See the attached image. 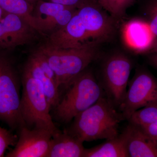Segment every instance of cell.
<instances>
[{
    "label": "cell",
    "mask_w": 157,
    "mask_h": 157,
    "mask_svg": "<svg viewBox=\"0 0 157 157\" xmlns=\"http://www.w3.org/2000/svg\"><path fill=\"white\" fill-rule=\"evenodd\" d=\"M70 134L82 142L99 139L110 140L119 135V127L124 120L120 112L106 95L73 118Z\"/></svg>",
    "instance_id": "6da1fadb"
},
{
    "label": "cell",
    "mask_w": 157,
    "mask_h": 157,
    "mask_svg": "<svg viewBox=\"0 0 157 157\" xmlns=\"http://www.w3.org/2000/svg\"><path fill=\"white\" fill-rule=\"evenodd\" d=\"M62 93L63 96L54 109L55 118L65 124L105 95L100 82L87 69L73 78Z\"/></svg>",
    "instance_id": "7a4b0ae2"
},
{
    "label": "cell",
    "mask_w": 157,
    "mask_h": 157,
    "mask_svg": "<svg viewBox=\"0 0 157 157\" xmlns=\"http://www.w3.org/2000/svg\"><path fill=\"white\" fill-rule=\"evenodd\" d=\"M95 45L79 48H58L45 44L38 50L46 58L56 75L61 94L70 82L95 59Z\"/></svg>",
    "instance_id": "3957f363"
},
{
    "label": "cell",
    "mask_w": 157,
    "mask_h": 157,
    "mask_svg": "<svg viewBox=\"0 0 157 157\" xmlns=\"http://www.w3.org/2000/svg\"><path fill=\"white\" fill-rule=\"evenodd\" d=\"M21 78L20 112L25 125L30 129H47L53 135L56 133L60 130L52 121L51 109L40 82L24 68Z\"/></svg>",
    "instance_id": "277c9868"
},
{
    "label": "cell",
    "mask_w": 157,
    "mask_h": 157,
    "mask_svg": "<svg viewBox=\"0 0 157 157\" xmlns=\"http://www.w3.org/2000/svg\"><path fill=\"white\" fill-rule=\"evenodd\" d=\"M21 86L14 63L0 51V121L13 130L25 126L20 112Z\"/></svg>",
    "instance_id": "5b68a950"
},
{
    "label": "cell",
    "mask_w": 157,
    "mask_h": 157,
    "mask_svg": "<svg viewBox=\"0 0 157 157\" xmlns=\"http://www.w3.org/2000/svg\"><path fill=\"white\" fill-rule=\"evenodd\" d=\"M132 67L131 60L122 54L113 55L103 65V80L100 83L105 95L117 109L125 96Z\"/></svg>",
    "instance_id": "8992f818"
},
{
    "label": "cell",
    "mask_w": 157,
    "mask_h": 157,
    "mask_svg": "<svg viewBox=\"0 0 157 157\" xmlns=\"http://www.w3.org/2000/svg\"><path fill=\"white\" fill-rule=\"evenodd\" d=\"M157 105V79L144 70L138 71L129 87L119 109L124 120L143 107Z\"/></svg>",
    "instance_id": "52a82bcc"
},
{
    "label": "cell",
    "mask_w": 157,
    "mask_h": 157,
    "mask_svg": "<svg viewBox=\"0 0 157 157\" xmlns=\"http://www.w3.org/2000/svg\"><path fill=\"white\" fill-rule=\"evenodd\" d=\"M96 2L87 0L77 9V12L86 31L88 41L91 45L105 42L114 33L112 21Z\"/></svg>",
    "instance_id": "ba28073f"
},
{
    "label": "cell",
    "mask_w": 157,
    "mask_h": 157,
    "mask_svg": "<svg viewBox=\"0 0 157 157\" xmlns=\"http://www.w3.org/2000/svg\"><path fill=\"white\" fill-rule=\"evenodd\" d=\"M37 30L23 17L5 13L0 19V50H10L34 41Z\"/></svg>",
    "instance_id": "9c48e42d"
},
{
    "label": "cell",
    "mask_w": 157,
    "mask_h": 157,
    "mask_svg": "<svg viewBox=\"0 0 157 157\" xmlns=\"http://www.w3.org/2000/svg\"><path fill=\"white\" fill-rule=\"evenodd\" d=\"M19 135L14 149L7 157H47L53 133L44 128H29L23 126L19 129Z\"/></svg>",
    "instance_id": "30bf717a"
},
{
    "label": "cell",
    "mask_w": 157,
    "mask_h": 157,
    "mask_svg": "<svg viewBox=\"0 0 157 157\" xmlns=\"http://www.w3.org/2000/svg\"><path fill=\"white\" fill-rule=\"evenodd\" d=\"M23 68L40 82L51 110L54 109L61 95L56 75L45 56L37 49L29 56Z\"/></svg>",
    "instance_id": "8fae6325"
},
{
    "label": "cell",
    "mask_w": 157,
    "mask_h": 157,
    "mask_svg": "<svg viewBox=\"0 0 157 157\" xmlns=\"http://www.w3.org/2000/svg\"><path fill=\"white\" fill-rule=\"evenodd\" d=\"M46 44L58 48H79L91 45L77 11L67 24L50 34Z\"/></svg>",
    "instance_id": "7c38bea8"
},
{
    "label": "cell",
    "mask_w": 157,
    "mask_h": 157,
    "mask_svg": "<svg viewBox=\"0 0 157 157\" xmlns=\"http://www.w3.org/2000/svg\"><path fill=\"white\" fill-rule=\"evenodd\" d=\"M129 157H157V143L140 126L129 122L120 133Z\"/></svg>",
    "instance_id": "4fadbf2b"
},
{
    "label": "cell",
    "mask_w": 157,
    "mask_h": 157,
    "mask_svg": "<svg viewBox=\"0 0 157 157\" xmlns=\"http://www.w3.org/2000/svg\"><path fill=\"white\" fill-rule=\"evenodd\" d=\"M123 38L126 45L136 53H143L154 46L156 37L149 23L134 19L124 26Z\"/></svg>",
    "instance_id": "5bb4252c"
},
{
    "label": "cell",
    "mask_w": 157,
    "mask_h": 157,
    "mask_svg": "<svg viewBox=\"0 0 157 157\" xmlns=\"http://www.w3.org/2000/svg\"><path fill=\"white\" fill-rule=\"evenodd\" d=\"M83 143L67 130L59 131L51 139L47 157H82Z\"/></svg>",
    "instance_id": "9a60e30c"
},
{
    "label": "cell",
    "mask_w": 157,
    "mask_h": 157,
    "mask_svg": "<svg viewBox=\"0 0 157 157\" xmlns=\"http://www.w3.org/2000/svg\"><path fill=\"white\" fill-rule=\"evenodd\" d=\"M125 142L120 133L117 137L90 148H85L82 157H128Z\"/></svg>",
    "instance_id": "2e32d148"
},
{
    "label": "cell",
    "mask_w": 157,
    "mask_h": 157,
    "mask_svg": "<svg viewBox=\"0 0 157 157\" xmlns=\"http://www.w3.org/2000/svg\"><path fill=\"white\" fill-rule=\"evenodd\" d=\"M0 7L6 13L23 17L37 30L33 17V5L26 0H0Z\"/></svg>",
    "instance_id": "e0dca14e"
},
{
    "label": "cell",
    "mask_w": 157,
    "mask_h": 157,
    "mask_svg": "<svg viewBox=\"0 0 157 157\" xmlns=\"http://www.w3.org/2000/svg\"><path fill=\"white\" fill-rule=\"evenodd\" d=\"M67 8L69 7L49 1H39L33 11V16L38 33L39 27L43 23Z\"/></svg>",
    "instance_id": "ac0fdd59"
},
{
    "label": "cell",
    "mask_w": 157,
    "mask_h": 157,
    "mask_svg": "<svg viewBox=\"0 0 157 157\" xmlns=\"http://www.w3.org/2000/svg\"><path fill=\"white\" fill-rule=\"evenodd\" d=\"M77 9L67 8L60 11L55 16L45 21L39 26V33L42 34L50 33V34L67 24L74 16Z\"/></svg>",
    "instance_id": "d6986e66"
},
{
    "label": "cell",
    "mask_w": 157,
    "mask_h": 157,
    "mask_svg": "<svg viewBox=\"0 0 157 157\" xmlns=\"http://www.w3.org/2000/svg\"><path fill=\"white\" fill-rule=\"evenodd\" d=\"M128 121L139 125L157 123V105L138 109L132 114Z\"/></svg>",
    "instance_id": "ffe728a7"
},
{
    "label": "cell",
    "mask_w": 157,
    "mask_h": 157,
    "mask_svg": "<svg viewBox=\"0 0 157 157\" xmlns=\"http://www.w3.org/2000/svg\"><path fill=\"white\" fill-rule=\"evenodd\" d=\"M18 137L12 132L0 126V157H4L7 149L15 146Z\"/></svg>",
    "instance_id": "44dd1931"
},
{
    "label": "cell",
    "mask_w": 157,
    "mask_h": 157,
    "mask_svg": "<svg viewBox=\"0 0 157 157\" xmlns=\"http://www.w3.org/2000/svg\"><path fill=\"white\" fill-rule=\"evenodd\" d=\"M135 0H106L107 11L113 15L119 16L132 5Z\"/></svg>",
    "instance_id": "7402d4cb"
},
{
    "label": "cell",
    "mask_w": 157,
    "mask_h": 157,
    "mask_svg": "<svg viewBox=\"0 0 157 157\" xmlns=\"http://www.w3.org/2000/svg\"><path fill=\"white\" fill-rule=\"evenodd\" d=\"M57 3L71 8L78 9L87 0H44Z\"/></svg>",
    "instance_id": "603a6c76"
},
{
    "label": "cell",
    "mask_w": 157,
    "mask_h": 157,
    "mask_svg": "<svg viewBox=\"0 0 157 157\" xmlns=\"http://www.w3.org/2000/svg\"><path fill=\"white\" fill-rule=\"evenodd\" d=\"M139 126H140L141 128L145 133L157 143V123Z\"/></svg>",
    "instance_id": "cb8c5ba5"
},
{
    "label": "cell",
    "mask_w": 157,
    "mask_h": 157,
    "mask_svg": "<svg viewBox=\"0 0 157 157\" xmlns=\"http://www.w3.org/2000/svg\"><path fill=\"white\" fill-rule=\"evenodd\" d=\"M152 17L149 23L151 29L155 36H157V11H151Z\"/></svg>",
    "instance_id": "d4e9b609"
},
{
    "label": "cell",
    "mask_w": 157,
    "mask_h": 157,
    "mask_svg": "<svg viewBox=\"0 0 157 157\" xmlns=\"http://www.w3.org/2000/svg\"><path fill=\"white\" fill-rule=\"evenodd\" d=\"M149 60L151 64L157 70V53L154 54L150 57Z\"/></svg>",
    "instance_id": "484cf974"
},
{
    "label": "cell",
    "mask_w": 157,
    "mask_h": 157,
    "mask_svg": "<svg viewBox=\"0 0 157 157\" xmlns=\"http://www.w3.org/2000/svg\"><path fill=\"white\" fill-rule=\"evenodd\" d=\"M95 1H96L100 6H101L102 8H104L107 11V6L106 0H95Z\"/></svg>",
    "instance_id": "4316f807"
},
{
    "label": "cell",
    "mask_w": 157,
    "mask_h": 157,
    "mask_svg": "<svg viewBox=\"0 0 157 157\" xmlns=\"http://www.w3.org/2000/svg\"><path fill=\"white\" fill-rule=\"evenodd\" d=\"M5 13H6V12L3 11V9L0 7V19L3 17V16H4Z\"/></svg>",
    "instance_id": "83f0119b"
},
{
    "label": "cell",
    "mask_w": 157,
    "mask_h": 157,
    "mask_svg": "<svg viewBox=\"0 0 157 157\" xmlns=\"http://www.w3.org/2000/svg\"><path fill=\"white\" fill-rule=\"evenodd\" d=\"M157 11V2L154 5L151 9V11Z\"/></svg>",
    "instance_id": "f1b7e54d"
},
{
    "label": "cell",
    "mask_w": 157,
    "mask_h": 157,
    "mask_svg": "<svg viewBox=\"0 0 157 157\" xmlns=\"http://www.w3.org/2000/svg\"><path fill=\"white\" fill-rule=\"evenodd\" d=\"M154 45V52H155V53H157V41L156 42H155Z\"/></svg>",
    "instance_id": "f546056e"
},
{
    "label": "cell",
    "mask_w": 157,
    "mask_h": 157,
    "mask_svg": "<svg viewBox=\"0 0 157 157\" xmlns=\"http://www.w3.org/2000/svg\"><path fill=\"white\" fill-rule=\"evenodd\" d=\"M26 1H27L28 2L32 4V5H33V3L34 2V0H26Z\"/></svg>",
    "instance_id": "4dcf8cb0"
}]
</instances>
